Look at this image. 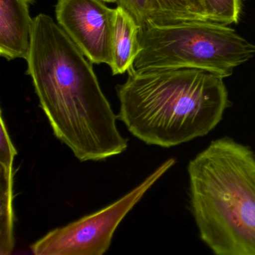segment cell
Wrapping results in <instances>:
<instances>
[{
  "instance_id": "cell-8",
  "label": "cell",
  "mask_w": 255,
  "mask_h": 255,
  "mask_svg": "<svg viewBox=\"0 0 255 255\" xmlns=\"http://www.w3.org/2000/svg\"><path fill=\"white\" fill-rule=\"evenodd\" d=\"M17 152L11 141L1 114V141H0V173H1V229L0 255H10L14 246V209H13V179L14 156Z\"/></svg>"
},
{
  "instance_id": "cell-1",
  "label": "cell",
  "mask_w": 255,
  "mask_h": 255,
  "mask_svg": "<svg viewBox=\"0 0 255 255\" xmlns=\"http://www.w3.org/2000/svg\"><path fill=\"white\" fill-rule=\"evenodd\" d=\"M32 27L28 75L55 135L81 161L121 154L128 139L104 95L92 62L55 23L39 14Z\"/></svg>"
},
{
  "instance_id": "cell-7",
  "label": "cell",
  "mask_w": 255,
  "mask_h": 255,
  "mask_svg": "<svg viewBox=\"0 0 255 255\" xmlns=\"http://www.w3.org/2000/svg\"><path fill=\"white\" fill-rule=\"evenodd\" d=\"M35 0H0V56L8 61L27 59L34 19L30 5Z\"/></svg>"
},
{
  "instance_id": "cell-12",
  "label": "cell",
  "mask_w": 255,
  "mask_h": 255,
  "mask_svg": "<svg viewBox=\"0 0 255 255\" xmlns=\"http://www.w3.org/2000/svg\"><path fill=\"white\" fill-rule=\"evenodd\" d=\"M118 6L128 11L140 26L149 20L148 0H117Z\"/></svg>"
},
{
  "instance_id": "cell-10",
  "label": "cell",
  "mask_w": 255,
  "mask_h": 255,
  "mask_svg": "<svg viewBox=\"0 0 255 255\" xmlns=\"http://www.w3.org/2000/svg\"><path fill=\"white\" fill-rule=\"evenodd\" d=\"M148 11L147 23L156 24L210 21L199 0H148Z\"/></svg>"
},
{
  "instance_id": "cell-3",
  "label": "cell",
  "mask_w": 255,
  "mask_h": 255,
  "mask_svg": "<svg viewBox=\"0 0 255 255\" xmlns=\"http://www.w3.org/2000/svg\"><path fill=\"white\" fill-rule=\"evenodd\" d=\"M191 210L203 241L219 255H255V155L225 137L188 165Z\"/></svg>"
},
{
  "instance_id": "cell-5",
  "label": "cell",
  "mask_w": 255,
  "mask_h": 255,
  "mask_svg": "<svg viewBox=\"0 0 255 255\" xmlns=\"http://www.w3.org/2000/svg\"><path fill=\"white\" fill-rule=\"evenodd\" d=\"M168 159L142 183L105 208L66 226L50 231L31 246L35 255H102L110 249L115 231L144 194L174 165Z\"/></svg>"
},
{
  "instance_id": "cell-2",
  "label": "cell",
  "mask_w": 255,
  "mask_h": 255,
  "mask_svg": "<svg viewBox=\"0 0 255 255\" xmlns=\"http://www.w3.org/2000/svg\"><path fill=\"white\" fill-rule=\"evenodd\" d=\"M223 77L195 68L131 69L118 116L147 144L171 147L210 132L229 107Z\"/></svg>"
},
{
  "instance_id": "cell-9",
  "label": "cell",
  "mask_w": 255,
  "mask_h": 255,
  "mask_svg": "<svg viewBox=\"0 0 255 255\" xmlns=\"http://www.w3.org/2000/svg\"><path fill=\"white\" fill-rule=\"evenodd\" d=\"M138 22L122 7L116 8L113 38V57L110 68L113 75L129 72L141 51Z\"/></svg>"
},
{
  "instance_id": "cell-4",
  "label": "cell",
  "mask_w": 255,
  "mask_h": 255,
  "mask_svg": "<svg viewBox=\"0 0 255 255\" xmlns=\"http://www.w3.org/2000/svg\"><path fill=\"white\" fill-rule=\"evenodd\" d=\"M139 39L135 71L195 68L226 78L255 55V44L229 26L210 21L147 23Z\"/></svg>"
},
{
  "instance_id": "cell-6",
  "label": "cell",
  "mask_w": 255,
  "mask_h": 255,
  "mask_svg": "<svg viewBox=\"0 0 255 255\" xmlns=\"http://www.w3.org/2000/svg\"><path fill=\"white\" fill-rule=\"evenodd\" d=\"M104 0H58L56 17L82 53L93 64L110 66L116 8Z\"/></svg>"
},
{
  "instance_id": "cell-11",
  "label": "cell",
  "mask_w": 255,
  "mask_h": 255,
  "mask_svg": "<svg viewBox=\"0 0 255 255\" xmlns=\"http://www.w3.org/2000/svg\"><path fill=\"white\" fill-rule=\"evenodd\" d=\"M208 20L228 26L237 23L241 12V0H199Z\"/></svg>"
},
{
  "instance_id": "cell-13",
  "label": "cell",
  "mask_w": 255,
  "mask_h": 255,
  "mask_svg": "<svg viewBox=\"0 0 255 255\" xmlns=\"http://www.w3.org/2000/svg\"><path fill=\"white\" fill-rule=\"evenodd\" d=\"M104 2H108V3H114L117 2V0H104Z\"/></svg>"
}]
</instances>
